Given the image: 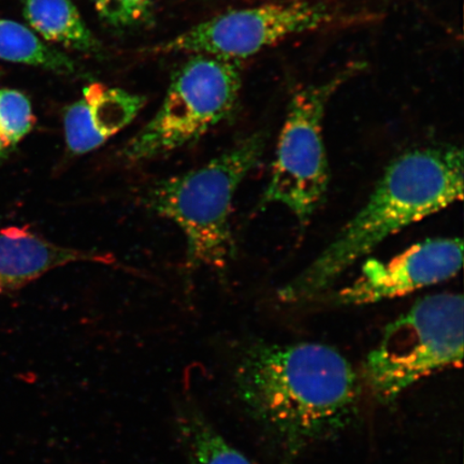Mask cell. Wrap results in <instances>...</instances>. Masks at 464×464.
<instances>
[{
	"instance_id": "5b68a950",
	"label": "cell",
	"mask_w": 464,
	"mask_h": 464,
	"mask_svg": "<svg viewBox=\"0 0 464 464\" xmlns=\"http://www.w3.org/2000/svg\"><path fill=\"white\" fill-rule=\"evenodd\" d=\"M240 89L237 62L196 54L174 73L159 112L125 145L121 156L140 162L198 141L231 113Z\"/></svg>"
},
{
	"instance_id": "3957f363",
	"label": "cell",
	"mask_w": 464,
	"mask_h": 464,
	"mask_svg": "<svg viewBox=\"0 0 464 464\" xmlns=\"http://www.w3.org/2000/svg\"><path fill=\"white\" fill-rule=\"evenodd\" d=\"M264 150L263 137H249L197 169L149 188L144 197L148 208L183 231L188 270H223L234 256L232 201L243 179L259 165Z\"/></svg>"
},
{
	"instance_id": "9a60e30c",
	"label": "cell",
	"mask_w": 464,
	"mask_h": 464,
	"mask_svg": "<svg viewBox=\"0 0 464 464\" xmlns=\"http://www.w3.org/2000/svg\"><path fill=\"white\" fill-rule=\"evenodd\" d=\"M155 0H94L97 13L113 26L138 24L147 19Z\"/></svg>"
},
{
	"instance_id": "8992f818",
	"label": "cell",
	"mask_w": 464,
	"mask_h": 464,
	"mask_svg": "<svg viewBox=\"0 0 464 464\" xmlns=\"http://www.w3.org/2000/svg\"><path fill=\"white\" fill-rule=\"evenodd\" d=\"M350 77L347 72L295 92L284 121L274 167L260 207L280 205L306 225L326 197L329 165L323 136L330 98Z\"/></svg>"
},
{
	"instance_id": "5bb4252c",
	"label": "cell",
	"mask_w": 464,
	"mask_h": 464,
	"mask_svg": "<svg viewBox=\"0 0 464 464\" xmlns=\"http://www.w3.org/2000/svg\"><path fill=\"white\" fill-rule=\"evenodd\" d=\"M34 123L28 98L19 91L0 90V158L28 135Z\"/></svg>"
},
{
	"instance_id": "6da1fadb",
	"label": "cell",
	"mask_w": 464,
	"mask_h": 464,
	"mask_svg": "<svg viewBox=\"0 0 464 464\" xmlns=\"http://www.w3.org/2000/svg\"><path fill=\"white\" fill-rule=\"evenodd\" d=\"M234 385L248 415L292 454L343 430L357 411L355 370L328 345L255 344L237 361Z\"/></svg>"
},
{
	"instance_id": "7a4b0ae2",
	"label": "cell",
	"mask_w": 464,
	"mask_h": 464,
	"mask_svg": "<svg viewBox=\"0 0 464 464\" xmlns=\"http://www.w3.org/2000/svg\"><path fill=\"white\" fill-rule=\"evenodd\" d=\"M463 152L457 147L411 150L394 159L361 211L301 274L278 290L283 303L318 297L387 237L463 197Z\"/></svg>"
},
{
	"instance_id": "30bf717a",
	"label": "cell",
	"mask_w": 464,
	"mask_h": 464,
	"mask_svg": "<svg viewBox=\"0 0 464 464\" xmlns=\"http://www.w3.org/2000/svg\"><path fill=\"white\" fill-rule=\"evenodd\" d=\"M111 265L112 255L61 246L26 227L0 231V295L14 292L48 272L74 263Z\"/></svg>"
},
{
	"instance_id": "4fadbf2b",
	"label": "cell",
	"mask_w": 464,
	"mask_h": 464,
	"mask_svg": "<svg viewBox=\"0 0 464 464\" xmlns=\"http://www.w3.org/2000/svg\"><path fill=\"white\" fill-rule=\"evenodd\" d=\"M179 425L188 464H255L230 444L200 411H188Z\"/></svg>"
},
{
	"instance_id": "277c9868",
	"label": "cell",
	"mask_w": 464,
	"mask_h": 464,
	"mask_svg": "<svg viewBox=\"0 0 464 464\" xmlns=\"http://www.w3.org/2000/svg\"><path fill=\"white\" fill-rule=\"evenodd\" d=\"M463 359L462 295H428L388 324L364 362L375 398L391 403L415 382Z\"/></svg>"
},
{
	"instance_id": "7c38bea8",
	"label": "cell",
	"mask_w": 464,
	"mask_h": 464,
	"mask_svg": "<svg viewBox=\"0 0 464 464\" xmlns=\"http://www.w3.org/2000/svg\"><path fill=\"white\" fill-rule=\"evenodd\" d=\"M0 60L63 74L77 71L71 58L45 44L32 29L5 19H0Z\"/></svg>"
},
{
	"instance_id": "8fae6325",
	"label": "cell",
	"mask_w": 464,
	"mask_h": 464,
	"mask_svg": "<svg viewBox=\"0 0 464 464\" xmlns=\"http://www.w3.org/2000/svg\"><path fill=\"white\" fill-rule=\"evenodd\" d=\"M24 16L46 42L90 53L101 49L72 0H25Z\"/></svg>"
},
{
	"instance_id": "ba28073f",
	"label": "cell",
	"mask_w": 464,
	"mask_h": 464,
	"mask_svg": "<svg viewBox=\"0 0 464 464\" xmlns=\"http://www.w3.org/2000/svg\"><path fill=\"white\" fill-rule=\"evenodd\" d=\"M462 253L460 239L440 237L417 243L388 261L370 259L336 300L344 305L375 304L444 282L461 269Z\"/></svg>"
},
{
	"instance_id": "9c48e42d",
	"label": "cell",
	"mask_w": 464,
	"mask_h": 464,
	"mask_svg": "<svg viewBox=\"0 0 464 464\" xmlns=\"http://www.w3.org/2000/svg\"><path fill=\"white\" fill-rule=\"evenodd\" d=\"M145 104V98L131 92L92 83L63 115V129L69 152H92L129 126Z\"/></svg>"
},
{
	"instance_id": "52a82bcc",
	"label": "cell",
	"mask_w": 464,
	"mask_h": 464,
	"mask_svg": "<svg viewBox=\"0 0 464 464\" xmlns=\"http://www.w3.org/2000/svg\"><path fill=\"white\" fill-rule=\"evenodd\" d=\"M334 17L327 5L312 0L268 4L214 16L159 49L237 62L295 34L326 26Z\"/></svg>"
}]
</instances>
